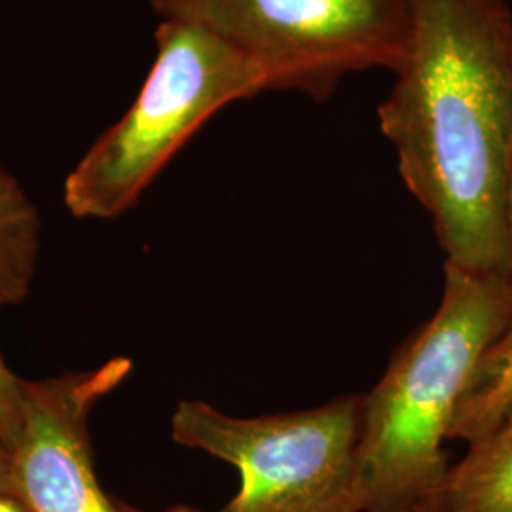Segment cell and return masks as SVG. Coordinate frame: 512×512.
Masks as SVG:
<instances>
[{"instance_id": "cell-1", "label": "cell", "mask_w": 512, "mask_h": 512, "mask_svg": "<svg viewBox=\"0 0 512 512\" xmlns=\"http://www.w3.org/2000/svg\"><path fill=\"white\" fill-rule=\"evenodd\" d=\"M410 38L378 107L406 188L446 262L505 277L512 177V12L505 0H408Z\"/></svg>"}, {"instance_id": "cell-2", "label": "cell", "mask_w": 512, "mask_h": 512, "mask_svg": "<svg viewBox=\"0 0 512 512\" xmlns=\"http://www.w3.org/2000/svg\"><path fill=\"white\" fill-rule=\"evenodd\" d=\"M501 277L444 264L435 315L363 395L359 444L365 512H425L452 467L444 442L486 349L511 323Z\"/></svg>"}, {"instance_id": "cell-3", "label": "cell", "mask_w": 512, "mask_h": 512, "mask_svg": "<svg viewBox=\"0 0 512 512\" xmlns=\"http://www.w3.org/2000/svg\"><path fill=\"white\" fill-rule=\"evenodd\" d=\"M262 92L266 74L236 46L200 23L164 18L137 99L67 175V209L76 219L124 215L205 122Z\"/></svg>"}, {"instance_id": "cell-4", "label": "cell", "mask_w": 512, "mask_h": 512, "mask_svg": "<svg viewBox=\"0 0 512 512\" xmlns=\"http://www.w3.org/2000/svg\"><path fill=\"white\" fill-rule=\"evenodd\" d=\"M361 427L363 395L258 418L186 399L171 416L177 444L238 469V494L217 512H365Z\"/></svg>"}, {"instance_id": "cell-5", "label": "cell", "mask_w": 512, "mask_h": 512, "mask_svg": "<svg viewBox=\"0 0 512 512\" xmlns=\"http://www.w3.org/2000/svg\"><path fill=\"white\" fill-rule=\"evenodd\" d=\"M162 18L200 23L264 71L270 90L329 99L351 73L397 71L408 0H179Z\"/></svg>"}, {"instance_id": "cell-6", "label": "cell", "mask_w": 512, "mask_h": 512, "mask_svg": "<svg viewBox=\"0 0 512 512\" xmlns=\"http://www.w3.org/2000/svg\"><path fill=\"white\" fill-rule=\"evenodd\" d=\"M133 363L114 357L92 368L23 380V427L12 448L14 492L27 512H137L99 484L90 418L128 378Z\"/></svg>"}, {"instance_id": "cell-7", "label": "cell", "mask_w": 512, "mask_h": 512, "mask_svg": "<svg viewBox=\"0 0 512 512\" xmlns=\"http://www.w3.org/2000/svg\"><path fill=\"white\" fill-rule=\"evenodd\" d=\"M425 512H512V404L452 463Z\"/></svg>"}, {"instance_id": "cell-8", "label": "cell", "mask_w": 512, "mask_h": 512, "mask_svg": "<svg viewBox=\"0 0 512 512\" xmlns=\"http://www.w3.org/2000/svg\"><path fill=\"white\" fill-rule=\"evenodd\" d=\"M42 222L37 205L0 162V300H27L37 274Z\"/></svg>"}, {"instance_id": "cell-9", "label": "cell", "mask_w": 512, "mask_h": 512, "mask_svg": "<svg viewBox=\"0 0 512 512\" xmlns=\"http://www.w3.org/2000/svg\"><path fill=\"white\" fill-rule=\"evenodd\" d=\"M512 404V319L486 349L467 385L450 427V440H473L486 435Z\"/></svg>"}, {"instance_id": "cell-10", "label": "cell", "mask_w": 512, "mask_h": 512, "mask_svg": "<svg viewBox=\"0 0 512 512\" xmlns=\"http://www.w3.org/2000/svg\"><path fill=\"white\" fill-rule=\"evenodd\" d=\"M6 304L0 300V308ZM23 408H25V391L23 380L6 365L0 353V450L6 454L16 446L23 427Z\"/></svg>"}, {"instance_id": "cell-11", "label": "cell", "mask_w": 512, "mask_h": 512, "mask_svg": "<svg viewBox=\"0 0 512 512\" xmlns=\"http://www.w3.org/2000/svg\"><path fill=\"white\" fill-rule=\"evenodd\" d=\"M505 232H507V270H505L503 281H505L512 306V177L509 196H507V211H505Z\"/></svg>"}, {"instance_id": "cell-12", "label": "cell", "mask_w": 512, "mask_h": 512, "mask_svg": "<svg viewBox=\"0 0 512 512\" xmlns=\"http://www.w3.org/2000/svg\"><path fill=\"white\" fill-rule=\"evenodd\" d=\"M0 494L16 497L14 482H12V469H10V456L4 450H0Z\"/></svg>"}, {"instance_id": "cell-13", "label": "cell", "mask_w": 512, "mask_h": 512, "mask_svg": "<svg viewBox=\"0 0 512 512\" xmlns=\"http://www.w3.org/2000/svg\"><path fill=\"white\" fill-rule=\"evenodd\" d=\"M0 512H27V509L14 495L0 494Z\"/></svg>"}, {"instance_id": "cell-14", "label": "cell", "mask_w": 512, "mask_h": 512, "mask_svg": "<svg viewBox=\"0 0 512 512\" xmlns=\"http://www.w3.org/2000/svg\"><path fill=\"white\" fill-rule=\"evenodd\" d=\"M152 6H154V10L160 14V16H165L179 0H148Z\"/></svg>"}, {"instance_id": "cell-15", "label": "cell", "mask_w": 512, "mask_h": 512, "mask_svg": "<svg viewBox=\"0 0 512 512\" xmlns=\"http://www.w3.org/2000/svg\"><path fill=\"white\" fill-rule=\"evenodd\" d=\"M137 511V509H135ZM143 512V511H137ZM162 512H202L198 511V509H194V507H188V505H175V507H169V509H165Z\"/></svg>"}]
</instances>
